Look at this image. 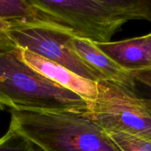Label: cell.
I'll use <instances>...</instances> for the list:
<instances>
[{"instance_id":"52a82bcc","label":"cell","mask_w":151,"mask_h":151,"mask_svg":"<svg viewBox=\"0 0 151 151\" xmlns=\"http://www.w3.org/2000/svg\"><path fill=\"white\" fill-rule=\"evenodd\" d=\"M94 44L128 72L151 69V39L148 34L122 41Z\"/></svg>"},{"instance_id":"9a60e30c","label":"cell","mask_w":151,"mask_h":151,"mask_svg":"<svg viewBox=\"0 0 151 151\" xmlns=\"http://www.w3.org/2000/svg\"><path fill=\"white\" fill-rule=\"evenodd\" d=\"M148 35H149V37H150V38L151 39V32H150V33L148 34Z\"/></svg>"},{"instance_id":"4fadbf2b","label":"cell","mask_w":151,"mask_h":151,"mask_svg":"<svg viewBox=\"0 0 151 151\" xmlns=\"http://www.w3.org/2000/svg\"><path fill=\"white\" fill-rule=\"evenodd\" d=\"M136 86H137V90L139 91L140 94L142 95L145 96V97H148L151 100V88L150 87L146 86L140 84L139 83L136 82Z\"/></svg>"},{"instance_id":"8fae6325","label":"cell","mask_w":151,"mask_h":151,"mask_svg":"<svg viewBox=\"0 0 151 151\" xmlns=\"http://www.w3.org/2000/svg\"><path fill=\"white\" fill-rule=\"evenodd\" d=\"M121 151H151V141L123 132L107 133Z\"/></svg>"},{"instance_id":"6da1fadb","label":"cell","mask_w":151,"mask_h":151,"mask_svg":"<svg viewBox=\"0 0 151 151\" xmlns=\"http://www.w3.org/2000/svg\"><path fill=\"white\" fill-rule=\"evenodd\" d=\"M89 103L27 64L19 48L0 35V110L87 113Z\"/></svg>"},{"instance_id":"3957f363","label":"cell","mask_w":151,"mask_h":151,"mask_svg":"<svg viewBox=\"0 0 151 151\" xmlns=\"http://www.w3.org/2000/svg\"><path fill=\"white\" fill-rule=\"evenodd\" d=\"M10 125L43 151H121L84 113L10 111Z\"/></svg>"},{"instance_id":"30bf717a","label":"cell","mask_w":151,"mask_h":151,"mask_svg":"<svg viewBox=\"0 0 151 151\" xmlns=\"http://www.w3.org/2000/svg\"><path fill=\"white\" fill-rule=\"evenodd\" d=\"M0 151H43L10 125L0 138Z\"/></svg>"},{"instance_id":"7a4b0ae2","label":"cell","mask_w":151,"mask_h":151,"mask_svg":"<svg viewBox=\"0 0 151 151\" xmlns=\"http://www.w3.org/2000/svg\"><path fill=\"white\" fill-rule=\"evenodd\" d=\"M38 22L63 27L78 38L107 43L131 20L151 22L149 0H29Z\"/></svg>"},{"instance_id":"5b68a950","label":"cell","mask_w":151,"mask_h":151,"mask_svg":"<svg viewBox=\"0 0 151 151\" xmlns=\"http://www.w3.org/2000/svg\"><path fill=\"white\" fill-rule=\"evenodd\" d=\"M7 34L19 48L60 65L85 79L96 83L106 80L74 50L71 41L75 35L64 28L43 22H13L9 23Z\"/></svg>"},{"instance_id":"5bb4252c","label":"cell","mask_w":151,"mask_h":151,"mask_svg":"<svg viewBox=\"0 0 151 151\" xmlns=\"http://www.w3.org/2000/svg\"><path fill=\"white\" fill-rule=\"evenodd\" d=\"M8 27L9 24L5 22H3V21H1V19H0V35L5 33Z\"/></svg>"},{"instance_id":"ba28073f","label":"cell","mask_w":151,"mask_h":151,"mask_svg":"<svg viewBox=\"0 0 151 151\" xmlns=\"http://www.w3.org/2000/svg\"><path fill=\"white\" fill-rule=\"evenodd\" d=\"M71 44L78 55L86 63L101 73L106 80L120 83L132 88L136 87V81L131 74L106 55L94 42L74 36Z\"/></svg>"},{"instance_id":"7c38bea8","label":"cell","mask_w":151,"mask_h":151,"mask_svg":"<svg viewBox=\"0 0 151 151\" xmlns=\"http://www.w3.org/2000/svg\"><path fill=\"white\" fill-rule=\"evenodd\" d=\"M136 82L151 88V69L130 72Z\"/></svg>"},{"instance_id":"277c9868","label":"cell","mask_w":151,"mask_h":151,"mask_svg":"<svg viewBox=\"0 0 151 151\" xmlns=\"http://www.w3.org/2000/svg\"><path fill=\"white\" fill-rule=\"evenodd\" d=\"M97 96L86 114L106 133L123 132L151 141V100L137 86L109 80L97 82Z\"/></svg>"},{"instance_id":"9c48e42d","label":"cell","mask_w":151,"mask_h":151,"mask_svg":"<svg viewBox=\"0 0 151 151\" xmlns=\"http://www.w3.org/2000/svg\"><path fill=\"white\" fill-rule=\"evenodd\" d=\"M0 19L8 24L38 22L36 10L27 0H0Z\"/></svg>"},{"instance_id":"8992f818","label":"cell","mask_w":151,"mask_h":151,"mask_svg":"<svg viewBox=\"0 0 151 151\" xmlns=\"http://www.w3.org/2000/svg\"><path fill=\"white\" fill-rule=\"evenodd\" d=\"M22 58L31 68L65 89L75 93L88 103L97 96V83L85 79L69 69L22 49Z\"/></svg>"}]
</instances>
